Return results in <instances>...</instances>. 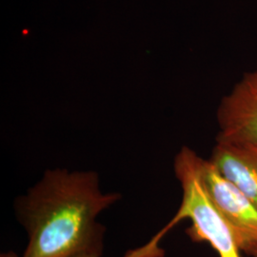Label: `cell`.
<instances>
[{
  "instance_id": "277c9868",
  "label": "cell",
  "mask_w": 257,
  "mask_h": 257,
  "mask_svg": "<svg viewBox=\"0 0 257 257\" xmlns=\"http://www.w3.org/2000/svg\"><path fill=\"white\" fill-rule=\"evenodd\" d=\"M216 141L257 143V70L244 74L221 101Z\"/></svg>"
},
{
  "instance_id": "6da1fadb",
  "label": "cell",
  "mask_w": 257,
  "mask_h": 257,
  "mask_svg": "<svg viewBox=\"0 0 257 257\" xmlns=\"http://www.w3.org/2000/svg\"><path fill=\"white\" fill-rule=\"evenodd\" d=\"M118 198L102 193L93 172L48 171L18 204L29 234L23 257L99 255L103 230L96 217Z\"/></svg>"
},
{
  "instance_id": "3957f363",
  "label": "cell",
  "mask_w": 257,
  "mask_h": 257,
  "mask_svg": "<svg viewBox=\"0 0 257 257\" xmlns=\"http://www.w3.org/2000/svg\"><path fill=\"white\" fill-rule=\"evenodd\" d=\"M194 166L214 208L232 230L239 248L251 254L257 249V208L210 160L195 155Z\"/></svg>"
},
{
  "instance_id": "52a82bcc",
  "label": "cell",
  "mask_w": 257,
  "mask_h": 257,
  "mask_svg": "<svg viewBox=\"0 0 257 257\" xmlns=\"http://www.w3.org/2000/svg\"><path fill=\"white\" fill-rule=\"evenodd\" d=\"M250 255H251L252 257H257V249L256 250H254V251H253V252H252Z\"/></svg>"
},
{
  "instance_id": "8992f818",
  "label": "cell",
  "mask_w": 257,
  "mask_h": 257,
  "mask_svg": "<svg viewBox=\"0 0 257 257\" xmlns=\"http://www.w3.org/2000/svg\"><path fill=\"white\" fill-rule=\"evenodd\" d=\"M99 255H96V254H87V255H83L80 257H98Z\"/></svg>"
},
{
  "instance_id": "5b68a950",
  "label": "cell",
  "mask_w": 257,
  "mask_h": 257,
  "mask_svg": "<svg viewBox=\"0 0 257 257\" xmlns=\"http://www.w3.org/2000/svg\"><path fill=\"white\" fill-rule=\"evenodd\" d=\"M209 160L257 208V143L216 141Z\"/></svg>"
},
{
  "instance_id": "7a4b0ae2",
  "label": "cell",
  "mask_w": 257,
  "mask_h": 257,
  "mask_svg": "<svg viewBox=\"0 0 257 257\" xmlns=\"http://www.w3.org/2000/svg\"><path fill=\"white\" fill-rule=\"evenodd\" d=\"M195 155L190 148L183 147L175 157V175L182 187V202L164 230L150 246L141 250L146 257L151 254L156 256L155 251L158 239L184 219L192 221L187 233L193 241L208 242L219 257H242V250L230 226L214 208L204 190L194 166Z\"/></svg>"
}]
</instances>
